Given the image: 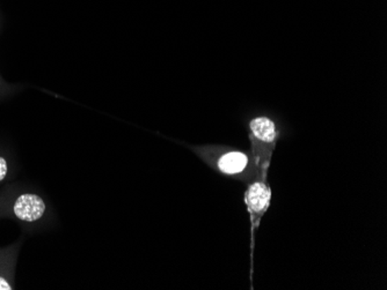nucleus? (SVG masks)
Here are the masks:
<instances>
[{
    "instance_id": "obj_1",
    "label": "nucleus",
    "mask_w": 387,
    "mask_h": 290,
    "mask_svg": "<svg viewBox=\"0 0 387 290\" xmlns=\"http://www.w3.org/2000/svg\"><path fill=\"white\" fill-rule=\"evenodd\" d=\"M249 131L255 161L261 174V179H265L273 151L277 141V125L269 116H256L249 120Z\"/></svg>"
},
{
    "instance_id": "obj_4",
    "label": "nucleus",
    "mask_w": 387,
    "mask_h": 290,
    "mask_svg": "<svg viewBox=\"0 0 387 290\" xmlns=\"http://www.w3.org/2000/svg\"><path fill=\"white\" fill-rule=\"evenodd\" d=\"M249 165V158L244 153L228 152L221 156L218 160V168L228 175H237L245 170Z\"/></svg>"
},
{
    "instance_id": "obj_2",
    "label": "nucleus",
    "mask_w": 387,
    "mask_h": 290,
    "mask_svg": "<svg viewBox=\"0 0 387 290\" xmlns=\"http://www.w3.org/2000/svg\"><path fill=\"white\" fill-rule=\"evenodd\" d=\"M46 201L35 193H22L14 199L12 214L19 221L33 223L40 221L46 214Z\"/></svg>"
},
{
    "instance_id": "obj_5",
    "label": "nucleus",
    "mask_w": 387,
    "mask_h": 290,
    "mask_svg": "<svg viewBox=\"0 0 387 290\" xmlns=\"http://www.w3.org/2000/svg\"><path fill=\"white\" fill-rule=\"evenodd\" d=\"M8 169H10V165H8L6 158L0 156V183L6 179L8 175Z\"/></svg>"
},
{
    "instance_id": "obj_3",
    "label": "nucleus",
    "mask_w": 387,
    "mask_h": 290,
    "mask_svg": "<svg viewBox=\"0 0 387 290\" xmlns=\"http://www.w3.org/2000/svg\"><path fill=\"white\" fill-rule=\"evenodd\" d=\"M272 199L270 188L265 184V179H260L251 183L249 190L246 192V204L249 206V211L251 215L253 229L256 227L258 222L261 220L262 215L268 209Z\"/></svg>"
},
{
    "instance_id": "obj_6",
    "label": "nucleus",
    "mask_w": 387,
    "mask_h": 290,
    "mask_svg": "<svg viewBox=\"0 0 387 290\" xmlns=\"http://www.w3.org/2000/svg\"><path fill=\"white\" fill-rule=\"evenodd\" d=\"M13 284L8 280V277L4 274H0V290H12Z\"/></svg>"
}]
</instances>
